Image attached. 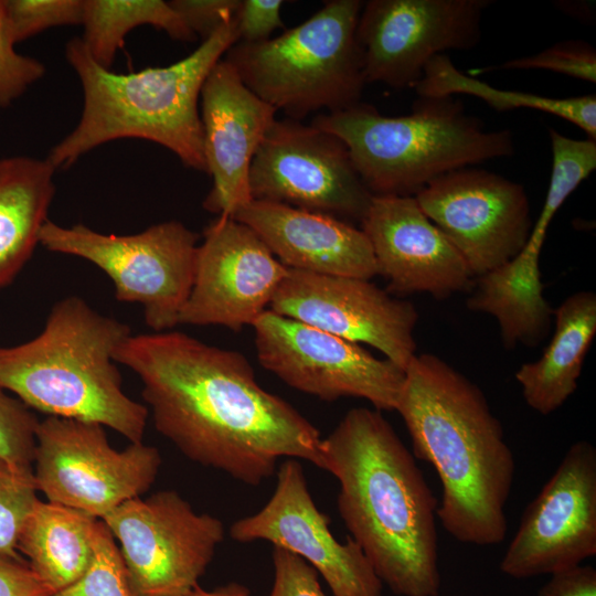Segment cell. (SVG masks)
Masks as SVG:
<instances>
[{"label": "cell", "instance_id": "38", "mask_svg": "<svg viewBox=\"0 0 596 596\" xmlns=\"http://www.w3.org/2000/svg\"><path fill=\"white\" fill-rule=\"evenodd\" d=\"M538 596H596V571L579 564L553 573Z\"/></svg>", "mask_w": 596, "mask_h": 596}, {"label": "cell", "instance_id": "5", "mask_svg": "<svg viewBox=\"0 0 596 596\" xmlns=\"http://www.w3.org/2000/svg\"><path fill=\"white\" fill-rule=\"evenodd\" d=\"M131 333L83 298L64 297L40 334L0 347V389L47 416L96 423L142 441L149 411L123 391L113 358Z\"/></svg>", "mask_w": 596, "mask_h": 596}, {"label": "cell", "instance_id": "15", "mask_svg": "<svg viewBox=\"0 0 596 596\" xmlns=\"http://www.w3.org/2000/svg\"><path fill=\"white\" fill-rule=\"evenodd\" d=\"M596 554V449L574 443L528 504L500 562L513 578L579 565Z\"/></svg>", "mask_w": 596, "mask_h": 596}, {"label": "cell", "instance_id": "3", "mask_svg": "<svg viewBox=\"0 0 596 596\" xmlns=\"http://www.w3.org/2000/svg\"><path fill=\"white\" fill-rule=\"evenodd\" d=\"M395 411L414 455L436 469L441 483L437 517L444 529L461 543H501L515 461L483 392L439 356L415 354Z\"/></svg>", "mask_w": 596, "mask_h": 596}, {"label": "cell", "instance_id": "8", "mask_svg": "<svg viewBox=\"0 0 596 596\" xmlns=\"http://www.w3.org/2000/svg\"><path fill=\"white\" fill-rule=\"evenodd\" d=\"M198 241V233L179 221L116 235L47 220L39 237L47 251L86 259L102 269L111 279L117 300L142 306L145 322L153 332L179 324L194 283Z\"/></svg>", "mask_w": 596, "mask_h": 596}, {"label": "cell", "instance_id": "11", "mask_svg": "<svg viewBox=\"0 0 596 596\" xmlns=\"http://www.w3.org/2000/svg\"><path fill=\"white\" fill-rule=\"evenodd\" d=\"M252 200L361 223L373 199L349 149L336 135L300 120L276 119L249 170Z\"/></svg>", "mask_w": 596, "mask_h": 596}, {"label": "cell", "instance_id": "27", "mask_svg": "<svg viewBox=\"0 0 596 596\" xmlns=\"http://www.w3.org/2000/svg\"><path fill=\"white\" fill-rule=\"evenodd\" d=\"M552 147V173L546 196L536 220L542 225L550 223L572 192L596 168L595 139H573L555 129H549Z\"/></svg>", "mask_w": 596, "mask_h": 596}, {"label": "cell", "instance_id": "24", "mask_svg": "<svg viewBox=\"0 0 596 596\" xmlns=\"http://www.w3.org/2000/svg\"><path fill=\"white\" fill-rule=\"evenodd\" d=\"M98 520L70 507L38 500L21 529L18 551L55 594L88 568Z\"/></svg>", "mask_w": 596, "mask_h": 596}, {"label": "cell", "instance_id": "25", "mask_svg": "<svg viewBox=\"0 0 596 596\" xmlns=\"http://www.w3.org/2000/svg\"><path fill=\"white\" fill-rule=\"evenodd\" d=\"M419 97L466 94L478 97L497 111L517 108L541 110L561 117L596 139V96L553 98L532 93L499 89L458 71L448 55L438 54L425 65L414 86Z\"/></svg>", "mask_w": 596, "mask_h": 596}, {"label": "cell", "instance_id": "39", "mask_svg": "<svg viewBox=\"0 0 596 596\" xmlns=\"http://www.w3.org/2000/svg\"><path fill=\"white\" fill-rule=\"evenodd\" d=\"M251 592L245 585L231 582L220 587H216L212 590H205L200 586H196L195 589L189 596H249Z\"/></svg>", "mask_w": 596, "mask_h": 596}, {"label": "cell", "instance_id": "2", "mask_svg": "<svg viewBox=\"0 0 596 596\" xmlns=\"http://www.w3.org/2000/svg\"><path fill=\"white\" fill-rule=\"evenodd\" d=\"M339 514L375 574L401 596H438L437 499L377 409L348 411L321 444Z\"/></svg>", "mask_w": 596, "mask_h": 596}, {"label": "cell", "instance_id": "23", "mask_svg": "<svg viewBox=\"0 0 596 596\" xmlns=\"http://www.w3.org/2000/svg\"><path fill=\"white\" fill-rule=\"evenodd\" d=\"M56 169L45 159H0V288L31 258L55 194Z\"/></svg>", "mask_w": 596, "mask_h": 596}, {"label": "cell", "instance_id": "28", "mask_svg": "<svg viewBox=\"0 0 596 596\" xmlns=\"http://www.w3.org/2000/svg\"><path fill=\"white\" fill-rule=\"evenodd\" d=\"M33 466L0 458V556L23 560L18 551L21 529L36 497Z\"/></svg>", "mask_w": 596, "mask_h": 596}, {"label": "cell", "instance_id": "21", "mask_svg": "<svg viewBox=\"0 0 596 596\" xmlns=\"http://www.w3.org/2000/svg\"><path fill=\"white\" fill-rule=\"evenodd\" d=\"M232 217L253 230L288 268L369 280L377 275L370 241L351 223L258 200H251Z\"/></svg>", "mask_w": 596, "mask_h": 596}, {"label": "cell", "instance_id": "16", "mask_svg": "<svg viewBox=\"0 0 596 596\" xmlns=\"http://www.w3.org/2000/svg\"><path fill=\"white\" fill-rule=\"evenodd\" d=\"M272 311L380 350L404 371L416 354L418 311L369 279L288 268Z\"/></svg>", "mask_w": 596, "mask_h": 596}, {"label": "cell", "instance_id": "20", "mask_svg": "<svg viewBox=\"0 0 596 596\" xmlns=\"http://www.w3.org/2000/svg\"><path fill=\"white\" fill-rule=\"evenodd\" d=\"M361 225L377 274L389 280L387 292L444 299L471 287L473 277L464 258L415 196L374 195Z\"/></svg>", "mask_w": 596, "mask_h": 596}, {"label": "cell", "instance_id": "34", "mask_svg": "<svg viewBox=\"0 0 596 596\" xmlns=\"http://www.w3.org/2000/svg\"><path fill=\"white\" fill-rule=\"evenodd\" d=\"M274 584L268 596H326L318 572L304 558L274 546Z\"/></svg>", "mask_w": 596, "mask_h": 596}, {"label": "cell", "instance_id": "13", "mask_svg": "<svg viewBox=\"0 0 596 596\" xmlns=\"http://www.w3.org/2000/svg\"><path fill=\"white\" fill-rule=\"evenodd\" d=\"M489 0H370L356 40L366 83L413 87L428 61L447 50L473 49Z\"/></svg>", "mask_w": 596, "mask_h": 596}, {"label": "cell", "instance_id": "12", "mask_svg": "<svg viewBox=\"0 0 596 596\" xmlns=\"http://www.w3.org/2000/svg\"><path fill=\"white\" fill-rule=\"evenodd\" d=\"M252 327L259 364L288 386L328 402L360 397L395 411L405 371L391 360L269 309Z\"/></svg>", "mask_w": 596, "mask_h": 596}, {"label": "cell", "instance_id": "31", "mask_svg": "<svg viewBox=\"0 0 596 596\" xmlns=\"http://www.w3.org/2000/svg\"><path fill=\"white\" fill-rule=\"evenodd\" d=\"M502 70H546L596 83V52L584 41H563L543 51L504 62Z\"/></svg>", "mask_w": 596, "mask_h": 596}, {"label": "cell", "instance_id": "35", "mask_svg": "<svg viewBox=\"0 0 596 596\" xmlns=\"http://www.w3.org/2000/svg\"><path fill=\"white\" fill-rule=\"evenodd\" d=\"M283 0H240L234 26L237 42L255 44L270 39L273 32L284 28Z\"/></svg>", "mask_w": 596, "mask_h": 596}, {"label": "cell", "instance_id": "30", "mask_svg": "<svg viewBox=\"0 0 596 596\" xmlns=\"http://www.w3.org/2000/svg\"><path fill=\"white\" fill-rule=\"evenodd\" d=\"M3 9L17 44L50 28L82 24L84 0H3Z\"/></svg>", "mask_w": 596, "mask_h": 596}, {"label": "cell", "instance_id": "19", "mask_svg": "<svg viewBox=\"0 0 596 596\" xmlns=\"http://www.w3.org/2000/svg\"><path fill=\"white\" fill-rule=\"evenodd\" d=\"M276 113L223 57L212 67L200 96L206 173L213 180L205 210L233 216L252 200L251 164Z\"/></svg>", "mask_w": 596, "mask_h": 596}, {"label": "cell", "instance_id": "36", "mask_svg": "<svg viewBox=\"0 0 596 596\" xmlns=\"http://www.w3.org/2000/svg\"><path fill=\"white\" fill-rule=\"evenodd\" d=\"M174 11L202 41L234 20L240 0H171Z\"/></svg>", "mask_w": 596, "mask_h": 596}, {"label": "cell", "instance_id": "7", "mask_svg": "<svg viewBox=\"0 0 596 596\" xmlns=\"http://www.w3.org/2000/svg\"><path fill=\"white\" fill-rule=\"evenodd\" d=\"M360 0H328L299 25L279 36L234 43L223 58L259 98L302 120L361 102L366 84L356 26Z\"/></svg>", "mask_w": 596, "mask_h": 596}, {"label": "cell", "instance_id": "6", "mask_svg": "<svg viewBox=\"0 0 596 596\" xmlns=\"http://www.w3.org/2000/svg\"><path fill=\"white\" fill-rule=\"evenodd\" d=\"M310 124L345 143L373 196H415L445 173L514 153L510 130H486L453 96L419 97L398 117L360 102Z\"/></svg>", "mask_w": 596, "mask_h": 596}, {"label": "cell", "instance_id": "29", "mask_svg": "<svg viewBox=\"0 0 596 596\" xmlns=\"http://www.w3.org/2000/svg\"><path fill=\"white\" fill-rule=\"evenodd\" d=\"M53 596H136L115 538L102 520L96 524L94 555L88 568L75 583Z\"/></svg>", "mask_w": 596, "mask_h": 596}, {"label": "cell", "instance_id": "32", "mask_svg": "<svg viewBox=\"0 0 596 596\" xmlns=\"http://www.w3.org/2000/svg\"><path fill=\"white\" fill-rule=\"evenodd\" d=\"M39 422L26 405L0 389V458L33 466Z\"/></svg>", "mask_w": 596, "mask_h": 596}, {"label": "cell", "instance_id": "26", "mask_svg": "<svg viewBox=\"0 0 596 596\" xmlns=\"http://www.w3.org/2000/svg\"><path fill=\"white\" fill-rule=\"evenodd\" d=\"M82 25L87 52L109 70L126 36L137 26L151 25L177 41L196 39L169 1L162 0H84Z\"/></svg>", "mask_w": 596, "mask_h": 596}, {"label": "cell", "instance_id": "10", "mask_svg": "<svg viewBox=\"0 0 596 596\" xmlns=\"http://www.w3.org/2000/svg\"><path fill=\"white\" fill-rule=\"evenodd\" d=\"M136 596H189L224 539L222 521L198 513L174 490L125 501L102 519Z\"/></svg>", "mask_w": 596, "mask_h": 596}, {"label": "cell", "instance_id": "17", "mask_svg": "<svg viewBox=\"0 0 596 596\" xmlns=\"http://www.w3.org/2000/svg\"><path fill=\"white\" fill-rule=\"evenodd\" d=\"M287 272L253 230L219 215L203 231L194 283L179 323L238 332L266 310Z\"/></svg>", "mask_w": 596, "mask_h": 596}, {"label": "cell", "instance_id": "14", "mask_svg": "<svg viewBox=\"0 0 596 596\" xmlns=\"http://www.w3.org/2000/svg\"><path fill=\"white\" fill-rule=\"evenodd\" d=\"M415 199L476 278L513 259L533 226L524 188L483 169L466 167L445 173Z\"/></svg>", "mask_w": 596, "mask_h": 596}, {"label": "cell", "instance_id": "33", "mask_svg": "<svg viewBox=\"0 0 596 596\" xmlns=\"http://www.w3.org/2000/svg\"><path fill=\"white\" fill-rule=\"evenodd\" d=\"M0 0V108L10 106L45 74V65L14 49Z\"/></svg>", "mask_w": 596, "mask_h": 596}, {"label": "cell", "instance_id": "37", "mask_svg": "<svg viewBox=\"0 0 596 596\" xmlns=\"http://www.w3.org/2000/svg\"><path fill=\"white\" fill-rule=\"evenodd\" d=\"M54 592L35 574L29 563L0 556V596H53Z\"/></svg>", "mask_w": 596, "mask_h": 596}, {"label": "cell", "instance_id": "1", "mask_svg": "<svg viewBox=\"0 0 596 596\" xmlns=\"http://www.w3.org/2000/svg\"><path fill=\"white\" fill-rule=\"evenodd\" d=\"M113 358L139 376L155 427L190 460L249 486L280 458L322 468L319 430L264 390L241 352L162 331L131 333Z\"/></svg>", "mask_w": 596, "mask_h": 596}, {"label": "cell", "instance_id": "4", "mask_svg": "<svg viewBox=\"0 0 596 596\" xmlns=\"http://www.w3.org/2000/svg\"><path fill=\"white\" fill-rule=\"evenodd\" d=\"M236 42L233 20L175 63L121 74L97 64L81 38L71 39L65 58L79 78L83 109L76 126L46 160L55 169H66L104 143L136 138L156 142L185 167L207 172L201 89L212 67Z\"/></svg>", "mask_w": 596, "mask_h": 596}, {"label": "cell", "instance_id": "9", "mask_svg": "<svg viewBox=\"0 0 596 596\" xmlns=\"http://www.w3.org/2000/svg\"><path fill=\"white\" fill-rule=\"evenodd\" d=\"M34 478L47 501L99 520L155 482L161 456L153 446L113 448L104 426L47 416L35 435Z\"/></svg>", "mask_w": 596, "mask_h": 596}, {"label": "cell", "instance_id": "22", "mask_svg": "<svg viewBox=\"0 0 596 596\" xmlns=\"http://www.w3.org/2000/svg\"><path fill=\"white\" fill-rule=\"evenodd\" d=\"M553 315L555 330L542 356L522 364L515 372L525 403L542 415L560 408L577 389L586 353L596 334V295L577 291Z\"/></svg>", "mask_w": 596, "mask_h": 596}, {"label": "cell", "instance_id": "18", "mask_svg": "<svg viewBox=\"0 0 596 596\" xmlns=\"http://www.w3.org/2000/svg\"><path fill=\"white\" fill-rule=\"evenodd\" d=\"M230 535L242 543L268 541L295 553L321 574L334 596H382V582L361 547L350 536L340 543L331 533L297 459L280 464L272 498L255 514L235 521Z\"/></svg>", "mask_w": 596, "mask_h": 596}]
</instances>
